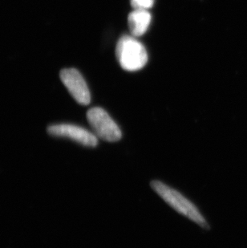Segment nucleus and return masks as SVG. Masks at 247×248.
Wrapping results in <instances>:
<instances>
[{"mask_svg": "<svg viewBox=\"0 0 247 248\" xmlns=\"http://www.w3.org/2000/svg\"><path fill=\"white\" fill-rule=\"evenodd\" d=\"M151 186L155 192L170 206H172L175 211L196 222L201 227L209 228L207 222L196 206L177 190L170 187L160 181H153Z\"/></svg>", "mask_w": 247, "mask_h": 248, "instance_id": "f257e3e1", "label": "nucleus"}, {"mask_svg": "<svg viewBox=\"0 0 247 248\" xmlns=\"http://www.w3.org/2000/svg\"><path fill=\"white\" fill-rule=\"evenodd\" d=\"M116 54L124 70L135 72L147 63L148 54L145 47L133 35H123L120 38Z\"/></svg>", "mask_w": 247, "mask_h": 248, "instance_id": "f03ea898", "label": "nucleus"}, {"mask_svg": "<svg viewBox=\"0 0 247 248\" xmlns=\"http://www.w3.org/2000/svg\"><path fill=\"white\" fill-rule=\"evenodd\" d=\"M87 118L97 138L108 141L116 142L121 140L122 133L116 122L105 109L95 107L88 111Z\"/></svg>", "mask_w": 247, "mask_h": 248, "instance_id": "7ed1b4c3", "label": "nucleus"}, {"mask_svg": "<svg viewBox=\"0 0 247 248\" xmlns=\"http://www.w3.org/2000/svg\"><path fill=\"white\" fill-rule=\"evenodd\" d=\"M47 133L51 136L69 138L87 147H96L98 144V138L95 134L75 124H52L47 128Z\"/></svg>", "mask_w": 247, "mask_h": 248, "instance_id": "20e7f679", "label": "nucleus"}, {"mask_svg": "<svg viewBox=\"0 0 247 248\" xmlns=\"http://www.w3.org/2000/svg\"><path fill=\"white\" fill-rule=\"evenodd\" d=\"M61 79L73 98L82 106H88L91 101V94L84 78L75 68L61 71Z\"/></svg>", "mask_w": 247, "mask_h": 248, "instance_id": "39448f33", "label": "nucleus"}, {"mask_svg": "<svg viewBox=\"0 0 247 248\" xmlns=\"http://www.w3.org/2000/svg\"><path fill=\"white\" fill-rule=\"evenodd\" d=\"M151 23V14L148 10H133L128 15V28L132 35L139 37L147 31Z\"/></svg>", "mask_w": 247, "mask_h": 248, "instance_id": "423d86ee", "label": "nucleus"}, {"mask_svg": "<svg viewBox=\"0 0 247 248\" xmlns=\"http://www.w3.org/2000/svg\"><path fill=\"white\" fill-rule=\"evenodd\" d=\"M133 9L149 10L154 6V0H130Z\"/></svg>", "mask_w": 247, "mask_h": 248, "instance_id": "0eeeda50", "label": "nucleus"}]
</instances>
